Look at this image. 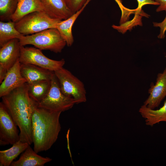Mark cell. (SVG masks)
Masks as SVG:
<instances>
[{
  "mask_svg": "<svg viewBox=\"0 0 166 166\" xmlns=\"http://www.w3.org/2000/svg\"><path fill=\"white\" fill-rule=\"evenodd\" d=\"M40 11H45L40 0H18L16 10L10 20L15 22L29 14Z\"/></svg>",
  "mask_w": 166,
  "mask_h": 166,
  "instance_id": "14",
  "label": "cell"
},
{
  "mask_svg": "<svg viewBox=\"0 0 166 166\" xmlns=\"http://www.w3.org/2000/svg\"><path fill=\"white\" fill-rule=\"evenodd\" d=\"M27 84L29 95L39 104L48 94L51 86V80H42Z\"/></svg>",
  "mask_w": 166,
  "mask_h": 166,
  "instance_id": "19",
  "label": "cell"
},
{
  "mask_svg": "<svg viewBox=\"0 0 166 166\" xmlns=\"http://www.w3.org/2000/svg\"><path fill=\"white\" fill-rule=\"evenodd\" d=\"M118 4L121 12V16L120 20V24L124 23L129 19L130 15L132 14H136V10L130 9L124 7L122 4L121 0H114Z\"/></svg>",
  "mask_w": 166,
  "mask_h": 166,
  "instance_id": "22",
  "label": "cell"
},
{
  "mask_svg": "<svg viewBox=\"0 0 166 166\" xmlns=\"http://www.w3.org/2000/svg\"><path fill=\"white\" fill-rule=\"evenodd\" d=\"M20 71L28 84L42 80H51L54 72L40 67L29 64H21Z\"/></svg>",
  "mask_w": 166,
  "mask_h": 166,
  "instance_id": "12",
  "label": "cell"
},
{
  "mask_svg": "<svg viewBox=\"0 0 166 166\" xmlns=\"http://www.w3.org/2000/svg\"><path fill=\"white\" fill-rule=\"evenodd\" d=\"M153 23L154 27H159L160 28V32L158 36V38L160 39L164 38L165 37V32L166 31V15L162 22L159 23L153 22Z\"/></svg>",
  "mask_w": 166,
  "mask_h": 166,
  "instance_id": "24",
  "label": "cell"
},
{
  "mask_svg": "<svg viewBox=\"0 0 166 166\" xmlns=\"http://www.w3.org/2000/svg\"><path fill=\"white\" fill-rule=\"evenodd\" d=\"M139 112L145 119L147 125L152 126L161 122H166V100L163 106L159 109H151L143 105L140 108Z\"/></svg>",
  "mask_w": 166,
  "mask_h": 166,
  "instance_id": "17",
  "label": "cell"
},
{
  "mask_svg": "<svg viewBox=\"0 0 166 166\" xmlns=\"http://www.w3.org/2000/svg\"><path fill=\"white\" fill-rule=\"evenodd\" d=\"M138 6L136 8L138 12L140 14L145 15L144 13L142 10V7L144 5L147 4H151L159 5V4L154 0H137Z\"/></svg>",
  "mask_w": 166,
  "mask_h": 166,
  "instance_id": "25",
  "label": "cell"
},
{
  "mask_svg": "<svg viewBox=\"0 0 166 166\" xmlns=\"http://www.w3.org/2000/svg\"><path fill=\"white\" fill-rule=\"evenodd\" d=\"M60 112L35 108L32 115L34 150L37 153L49 149L56 141L61 129Z\"/></svg>",
  "mask_w": 166,
  "mask_h": 166,
  "instance_id": "2",
  "label": "cell"
},
{
  "mask_svg": "<svg viewBox=\"0 0 166 166\" xmlns=\"http://www.w3.org/2000/svg\"><path fill=\"white\" fill-rule=\"evenodd\" d=\"M1 98L2 102L19 128V140L31 145L33 143L32 115L38 103L29 95L27 83Z\"/></svg>",
  "mask_w": 166,
  "mask_h": 166,
  "instance_id": "1",
  "label": "cell"
},
{
  "mask_svg": "<svg viewBox=\"0 0 166 166\" xmlns=\"http://www.w3.org/2000/svg\"><path fill=\"white\" fill-rule=\"evenodd\" d=\"M66 2V0H64Z\"/></svg>",
  "mask_w": 166,
  "mask_h": 166,
  "instance_id": "28",
  "label": "cell"
},
{
  "mask_svg": "<svg viewBox=\"0 0 166 166\" xmlns=\"http://www.w3.org/2000/svg\"><path fill=\"white\" fill-rule=\"evenodd\" d=\"M30 145L20 140L13 144L7 149L0 151V166H9L21 153Z\"/></svg>",
  "mask_w": 166,
  "mask_h": 166,
  "instance_id": "18",
  "label": "cell"
},
{
  "mask_svg": "<svg viewBox=\"0 0 166 166\" xmlns=\"http://www.w3.org/2000/svg\"><path fill=\"white\" fill-rule=\"evenodd\" d=\"M159 4L156 9L157 12L166 11V0H154Z\"/></svg>",
  "mask_w": 166,
  "mask_h": 166,
  "instance_id": "26",
  "label": "cell"
},
{
  "mask_svg": "<svg viewBox=\"0 0 166 166\" xmlns=\"http://www.w3.org/2000/svg\"><path fill=\"white\" fill-rule=\"evenodd\" d=\"M30 146L22 154L17 160L13 161L11 166H43L52 159L39 155Z\"/></svg>",
  "mask_w": 166,
  "mask_h": 166,
  "instance_id": "16",
  "label": "cell"
},
{
  "mask_svg": "<svg viewBox=\"0 0 166 166\" xmlns=\"http://www.w3.org/2000/svg\"><path fill=\"white\" fill-rule=\"evenodd\" d=\"M91 0H89L80 10L73 14L68 18L60 21L57 24L56 28L66 42V45L68 46H72L74 42L72 28L74 22Z\"/></svg>",
  "mask_w": 166,
  "mask_h": 166,
  "instance_id": "15",
  "label": "cell"
},
{
  "mask_svg": "<svg viewBox=\"0 0 166 166\" xmlns=\"http://www.w3.org/2000/svg\"><path fill=\"white\" fill-rule=\"evenodd\" d=\"M21 45L18 39L10 41L0 49V65L9 69L19 60Z\"/></svg>",
  "mask_w": 166,
  "mask_h": 166,
  "instance_id": "11",
  "label": "cell"
},
{
  "mask_svg": "<svg viewBox=\"0 0 166 166\" xmlns=\"http://www.w3.org/2000/svg\"><path fill=\"white\" fill-rule=\"evenodd\" d=\"M17 125L8 109L0 103V145L13 144L20 140Z\"/></svg>",
  "mask_w": 166,
  "mask_h": 166,
  "instance_id": "8",
  "label": "cell"
},
{
  "mask_svg": "<svg viewBox=\"0 0 166 166\" xmlns=\"http://www.w3.org/2000/svg\"><path fill=\"white\" fill-rule=\"evenodd\" d=\"M16 29L15 22L10 20L0 22V46L13 39H19L23 36Z\"/></svg>",
  "mask_w": 166,
  "mask_h": 166,
  "instance_id": "20",
  "label": "cell"
},
{
  "mask_svg": "<svg viewBox=\"0 0 166 166\" xmlns=\"http://www.w3.org/2000/svg\"><path fill=\"white\" fill-rule=\"evenodd\" d=\"M20 65L21 63L18 60L8 70L5 77L0 84V97L27 83L21 73Z\"/></svg>",
  "mask_w": 166,
  "mask_h": 166,
  "instance_id": "10",
  "label": "cell"
},
{
  "mask_svg": "<svg viewBox=\"0 0 166 166\" xmlns=\"http://www.w3.org/2000/svg\"><path fill=\"white\" fill-rule=\"evenodd\" d=\"M148 92L149 95L144 105L154 109L158 107L166 96V67L162 73L157 74L155 84H151Z\"/></svg>",
  "mask_w": 166,
  "mask_h": 166,
  "instance_id": "9",
  "label": "cell"
},
{
  "mask_svg": "<svg viewBox=\"0 0 166 166\" xmlns=\"http://www.w3.org/2000/svg\"><path fill=\"white\" fill-rule=\"evenodd\" d=\"M18 0H0V21L10 20L17 6Z\"/></svg>",
  "mask_w": 166,
  "mask_h": 166,
  "instance_id": "21",
  "label": "cell"
},
{
  "mask_svg": "<svg viewBox=\"0 0 166 166\" xmlns=\"http://www.w3.org/2000/svg\"><path fill=\"white\" fill-rule=\"evenodd\" d=\"M54 73L64 95L73 98L76 104L86 101V90L83 83L80 79L63 67L54 72Z\"/></svg>",
  "mask_w": 166,
  "mask_h": 166,
  "instance_id": "5",
  "label": "cell"
},
{
  "mask_svg": "<svg viewBox=\"0 0 166 166\" xmlns=\"http://www.w3.org/2000/svg\"><path fill=\"white\" fill-rule=\"evenodd\" d=\"M61 20L51 18L45 11H36L27 15L15 22V26L19 32L26 35L56 28Z\"/></svg>",
  "mask_w": 166,
  "mask_h": 166,
  "instance_id": "4",
  "label": "cell"
},
{
  "mask_svg": "<svg viewBox=\"0 0 166 166\" xmlns=\"http://www.w3.org/2000/svg\"><path fill=\"white\" fill-rule=\"evenodd\" d=\"M44 11L51 18L63 20L73 14L64 0H40Z\"/></svg>",
  "mask_w": 166,
  "mask_h": 166,
  "instance_id": "13",
  "label": "cell"
},
{
  "mask_svg": "<svg viewBox=\"0 0 166 166\" xmlns=\"http://www.w3.org/2000/svg\"><path fill=\"white\" fill-rule=\"evenodd\" d=\"M76 104L75 100L62 92L58 80L54 74L51 80V86L45 97L38 107L54 112H62L68 110Z\"/></svg>",
  "mask_w": 166,
  "mask_h": 166,
  "instance_id": "6",
  "label": "cell"
},
{
  "mask_svg": "<svg viewBox=\"0 0 166 166\" xmlns=\"http://www.w3.org/2000/svg\"><path fill=\"white\" fill-rule=\"evenodd\" d=\"M6 68L0 65V83L1 84L5 77L8 71Z\"/></svg>",
  "mask_w": 166,
  "mask_h": 166,
  "instance_id": "27",
  "label": "cell"
},
{
  "mask_svg": "<svg viewBox=\"0 0 166 166\" xmlns=\"http://www.w3.org/2000/svg\"><path fill=\"white\" fill-rule=\"evenodd\" d=\"M21 45H34L41 50L61 53L66 45L56 28L48 29L30 35H23L19 39Z\"/></svg>",
  "mask_w": 166,
  "mask_h": 166,
  "instance_id": "3",
  "label": "cell"
},
{
  "mask_svg": "<svg viewBox=\"0 0 166 166\" xmlns=\"http://www.w3.org/2000/svg\"><path fill=\"white\" fill-rule=\"evenodd\" d=\"M89 0H66V3L73 14L81 9Z\"/></svg>",
  "mask_w": 166,
  "mask_h": 166,
  "instance_id": "23",
  "label": "cell"
},
{
  "mask_svg": "<svg viewBox=\"0 0 166 166\" xmlns=\"http://www.w3.org/2000/svg\"><path fill=\"white\" fill-rule=\"evenodd\" d=\"M42 50L36 47L21 46L19 59L21 64L34 65L55 72L63 68L65 63L64 59L55 60L46 57Z\"/></svg>",
  "mask_w": 166,
  "mask_h": 166,
  "instance_id": "7",
  "label": "cell"
}]
</instances>
